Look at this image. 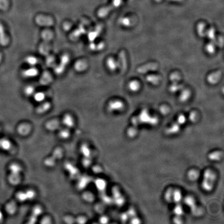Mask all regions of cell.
I'll use <instances>...</instances> for the list:
<instances>
[{
	"mask_svg": "<svg viewBox=\"0 0 224 224\" xmlns=\"http://www.w3.org/2000/svg\"><path fill=\"white\" fill-rule=\"evenodd\" d=\"M204 28H205V25L204 23H200L197 26V31L199 35L200 36H204L205 33H204Z\"/></svg>",
	"mask_w": 224,
	"mask_h": 224,
	"instance_id": "obj_35",
	"label": "cell"
},
{
	"mask_svg": "<svg viewBox=\"0 0 224 224\" xmlns=\"http://www.w3.org/2000/svg\"><path fill=\"white\" fill-rule=\"evenodd\" d=\"M51 107V104L49 102H46L41 104L36 109V112L38 114H43L48 111Z\"/></svg>",
	"mask_w": 224,
	"mask_h": 224,
	"instance_id": "obj_14",
	"label": "cell"
},
{
	"mask_svg": "<svg viewBox=\"0 0 224 224\" xmlns=\"http://www.w3.org/2000/svg\"><path fill=\"white\" fill-rule=\"evenodd\" d=\"M11 147V143L8 140L3 139L0 140V148L4 150H9Z\"/></svg>",
	"mask_w": 224,
	"mask_h": 224,
	"instance_id": "obj_23",
	"label": "cell"
},
{
	"mask_svg": "<svg viewBox=\"0 0 224 224\" xmlns=\"http://www.w3.org/2000/svg\"><path fill=\"white\" fill-rule=\"evenodd\" d=\"M206 50L209 53H213L214 51V46L213 44L211 43L208 44L206 47Z\"/></svg>",
	"mask_w": 224,
	"mask_h": 224,
	"instance_id": "obj_45",
	"label": "cell"
},
{
	"mask_svg": "<svg viewBox=\"0 0 224 224\" xmlns=\"http://www.w3.org/2000/svg\"><path fill=\"white\" fill-rule=\"evenodd\" d=\"M16 206L15 204L13 203H10L8 204L7 207H6V210L8 211V213L10 214H13L15 212Z\"/></svg>",
	"mask_w": 224,
	"mask_h": 224,
	"instance_id": "obj_36",
	"label": "cell"
},
{
	"mask_svg": "<svg viewBox=\"0 0 224 224\" xmlns=\"http://www.w3.org/2000/svg\"><path fill=\"white\" fill-rule=\"evenodd\" d=\"M41 36L44 41L49 42L53 38V34L51 32H49V31H45L42 33Z\"/></svg>",
	"mask_w": 224,
	"mask_h": 224,
	"instance_id": "obj_29",
	"label": "cell"
},
{
	"mask_svg": "<svg viewBox=\"0 0 224 224\" xmlns=\"http://www.w3.org/2000/svg\"><path fill=\"white\" fill-rule=\"evenodd\" d=\"M185 121H186V117H185L184 115H180L177 118V122L181 125L184 124Z\"/></svg>",
	"mask_w": 224,
	"mask_h": 224,
	"instance_id": "obj_43",
	"label": "cell"
},
{
	"mask_svg": "<svg viewBox=\"0 0 224 224\" xmlns=\"http://www.w3.org/2000/svg\"><path fill=\"white\" fill-rule=\"evenodd\" d=\"M147 81L154 85H157L160 81V77L159 76L149 75L147 77Z\"/></svg>",
	"mask_w": 224,
	"mask_h": 224,
	"instance_id": "obj_27",
	"label": "cell"
},
{
	"mask_svg": "<svg viewBox=\"0 0 224 224\" xmlns=\"http://www.w3.org/2000/svg\"><path fill=\"white\" fill-rule=\"evenodd\" d=\"M26 198L27 199H31L32 198H34V196H35V193L33 190H28V192H26Z\"/></svg>",
	"mask_w": 224,
	"mask_h": 224,
	"instance_id": "obj_46",
	"label": "cell"
},
{
	"mask_svg": "<svg viewBox=\"0 0 224 224\" xmlns=\"http://www.w3.org/2000/svg\"><path fill=\"white\" fill-rule=\"evenodd\" d=\"M177 83H173V85L170 88V91L171 92H175L177 90H179L181 88V86L176 85Z\"/></svg>",
	"mask_w": 224,
	"mask_h": 224,
	"instance_id": "obj_42",
	"label": "cell"
},
{
	"mask_svg": "<svg viewBox=\"0 0 224 224\" xmlns=\"http://www.w3.org/2000/svg\"><path fill=\"white\" fill-rule=\"evenodd\" d=\"M216 177V174L212 170H206L204 172L203 180L202 182V189L206 192H210L212 190Z\"/></svg>",
	"mask_w": 224,
	"mask_h": 224,
	"instance_id": "obj_1",
	"label": "cell"
},
{
	"mask_svg": "<svg viewBox=\"0 0 224 224\" xmlns=\"http://www.w3.org/2000/svg\"><path fill=\"white\" fill-rule=\"evenodd\" d=\"M182 199V195L180 190L174 189L173 192V201L176 204H179Z\"/></svg>",
	"mask_w": 224,
	"mask_h": 224,
	"instance_id": "obj_17",
	"label": "cell"
},
{
	"mask_svg": "<svg viewBox=\"0 0 224 224\" xmlns=\"http://www.w3.org/2000/svg\"><path fill=\"white\" fill-rule=\"evenodd\" d=\"M98 187H99L100 189H104L106 187V183L103 180H100L98 182Z\"/></svg>",
	"mask_w": 224,
	"mask_h": 224,
	"instance_id": "obj_48",
	"label": "cell"
},
{
	"mask_svg": "<svg viewBox=\"0 0 224 224\" xmlns=\"http://www.w3.org/2000/svg\"><path fill=\"white\" fill-rule=\"evenodd\" d=\"M74 120L71 116L70 115H66L63 118V123L68 127L73 126Z\"/></svg>",
	"mask_w": 224,
	"mask_h": 224,
	"instance_id": "obj_18",
	"label": "cell"
},
{
	"mask_svg": "<svg viewBox=\"0 0 224 224\" xmlns=\"http://www.w3.org/2000/svg\"><path fill=\"white\" fill-rule=\"evenodd\" d=\"M25 61L26 63L30 66H35L38 62V59L32 56H29L26 57L25 59Z\"/></svg>",
	"mask_w": 224,
	"mask_h": 224,
	"instance_id": "obj_20",
	"label": "cell"
},
{
	"mask_svg": "<svg viewBox=\"0 0 224 224\" xmlns=\"http://www.w3.org/2000/svg\"><path fill=\"white\" fill-rule=\"evenodd\" d=\"M19 174H12L9 176L8 177V181L11 184L16 185L18 184L20 181L19 178Z\"/></svg>",
	"mask_w": 224,
	"mask_h": 224,
	"instance_id": "obj_25",
	"label": "cell"
},
{
	"mask_svg": "<svg viewBox=\"0 0 224 224\" xmlns=\"http://www.w3.org/2000/svg\"><path fill=\"white\" fill-rule=\"evenodd\" d=\"M221 76V72L218 71L211 74L207 77V81L210 84H214L219 81Z\"/></svg>",
	"mask_w": 224,
	"mask_h": 224,
	"instance_id": "obj_11",
	"label": "cell"
},
{
	"mask_svg": "<svg viewBox=\"0 0 224 224\" xmlns=\"http://www.w3.org/2000/svg\"><path fill=\"white\" fill-rule=\"evenodd\" d=\"M10 170L12 174H19V173H20L21 171V168L20 166L17 164H13L11 166H10Z\"/></svg>",
	"mask_w": 224,
	"mask_h": 224,
	"instance_id": "obj_30",
	"label": "cell"
},
{
	"mask_svg": "<svg viewBox=\"0 0 224 224\" xmlns=\"http://www.w3.org/2000/svg\"><path fill=\"white\" fill-rule=\"evenodd\" d=\"M170 1H179V2H180V1H181L182 0H170Z\"/></svg>",
	"mask_w": 224,
	"mask_h": 224,
	"instance_id": "obj_54",
	"label": "cell"
},
{
	"mask_svg": "<svg viewBox=\"0 0 224 224\" xmlns=\"http://www.w3.org/2000/svg\"><path fill=\"white\" fill-rule=\"evenodd\" d=\"M137 133V130L135 127H132L129 129L127 131V134L130 138H133Z\"/></svg>",
	"mask_w": 224,
	"mask_h": 224,
	"instance_id": "obj_38",
	"label": "cell"
},
{
	"mask_svg": "<svg viewBox=\"0 0 224 224\" xmlns=\"http://www.w3.org/2000/svg\"><path fill=\"white\" fill-rule=\"evenodd\" d=\"M181 129V124L176 122L172 124L169 128L167 129V133L169 134H175L178 133Z\"/></svg>",
	"mask_w": 224,
	"mask_h": 224,
	"instance_id": "obj_10",
	"label": "cell"
},
{
	"mask_svg": "<svg viewBox=\"0 0 224 224\" xmlns=\"http://www.w3.org/2000/svg\"><path fill=\"white\" fill-rule=\"evenodd\" d=\"M38 71L36 68L33 66H31L26 70H24L23 72V75L26 78H33L38 75Z\"/></svg>",
	"mask_w": 224,
	"mask_h": 224,
	"instance_id": "obj_7",
	"label": "cell"
},
{
	"mask_svg": "<svg viewBox=\"0 0 224 224\" xmlns=\"http://www.w3.org/2000/svg\"><path fill=\"white\" fill-rule=\"evenodd\" d=\"M113 193L116 204L118 206L124 205L125 202V199L120 192L119 189L117 187H114L113 189Z\"/></svg>",
	"mask_w": 224,
	"mask_h": 224,
	"instance_id": "obj_4",
	"label": "cell"
},
{
	"mask_svg": "<svg viewBox=\"0 0 224 224\" xmlns=\"http://www.w3.org/2000/svg\"><path fill=\"white\" fill-rule=\"evenodd\" d=\"M173 212L175 216H181L183 214L184 210H183V207L181 206V205L179 204H177V205H176L175 207L174 208Z\"/></svg>",
	"mask_w": 224,
	"mask_h": 224,
	"instance_id": "obj_31",
	"label": "cell"
},
{
	"mask_svg": "<svg viewBox=\"0 0 224 224\" xmlns=\"http://www.w3.org/2000/svg\"><path fill=\"white\" fill-rule=\"evenodd\" d=\"M174 222L176 224H181V223H182L183 221L181 219V216H175V218L174 219Z\"/></svg>",
	"mask_w": 224,
	"mask_h": 224,
	"instance_id": "obj_51",
	"label": "cell"
},
{
	"mask_svg": "<svg viewBox=\"0 0 224 224\" xmlns=\"http://www.w3.org/2000/svg\"><path fill=\"white\" fill-rule=\"evenodd\" d=\"M34 100L38 102H41L43 101L45 98V94L43 92H38L34 93L33 94Z\"/></svg>",
	"mask_w": 224,
	"mask_h": 224,
	"instance_id": "obj_26",
	"label": "cell"
},
{
	"mask_svg": "<svg viewBox=\"0 0 224 224\" xmlns=\"http://www.w3.org/2000/svg\"><path fill=\"white\" fill-rule=\"evenodd\" d=\"M17 198L20 201H24L27 199L26 195L25 192H20L18 193L17 195Z\"/></svg>",
	"mask_w": 224,
	"mask_h": 224,
	"instance_id": "obj_39",
	"label": "cell"
},
{
	"mask_svg": "<svg viewBox=\"0 0 224 224\" xmlns=\"http://www.w3.org/2000/svg\"><path fill=\"white\" fill-rule=\"evenodd\" d=\"M121 219H122V220H123L124 222H126L127 220H128V219H129V217H128L127 213L123 214L121 215Z\"/></svg>",
	"mask_w": 224,
	"mask_h": 224,
	"instance_id": "obj_52",
	"label": "cell"
},
{
	"mask_svg": "<svg viewBox=\"0 0 224 224\" xmlns=\"http://www.w3.org/2000/svg\"><path fill=\"white\" fill-rule=\"evenodd\" d=\"M69 132L67 130H62L60 133V136L61 138H63V139H66L68 138V137L69 136Z\"/></svg>",
	"mask_w": 224,
	"mask_h": 224,
	"instance_id": "obj_44",
	"label": "cell"
},
{
	"mask_svg": "<svg viewBox=\"0 0 224 224\" xmlns=\"http://www.w3.org/2000/svg\"><path fill=\"white\" fill-rule=\"evenodd\" d=\"M158 68V64L156 63H150L138 68V71L140 73H145L147 72L154 71Z\"/></svg>",
	"mask_w": 224,
	"mask_h": 224,
	"instance_id": "obj_6",
	"label": "cell"
},
{
	"mask_svg": "<svg viewBox=\"0 0 224 224\" xmlns=\"http://www.w3.org/2000/svg\"><path fill=\"white\" fill-rule=\"evenodd\" d=\"M122 3V0H113V4L111 6H109L106 8H103L98 11V15L99 17L103 18L106 17L109 11L114 8H117L121 5Z\"/></svg>",
	"mask_w": 224,
	"mask_h": 224,
	"instance_id": "obj_2",
	"label": "cell"
},
{
	"mask_svg": "<svg viewBox=\"0 0 224 224\" xmlns=\"http://www.w3.org/2000/svg\"><path fill=\"white\" fill-rule=\"evenodd\" d=\"M124 107V104L121 101L114 100L109 102L108 109L110 111H121Z\"/></svg>",
	"mask_w": 224,
	"mask_h": 224,
	"instance_id": "obj_5",
	"label": "cell"
},
{
	"mask_svg": "<svg viewBox=\"0 0 224 224\" xmlns=\"http://www.w3.org/2000/svg\"><path fill=\"white\" fill-rule=\"evenodd\" d=\"M127 214H128V217H129V218L131 219V223L139 224L141 222V221L138 218V217L137 216L136 211H135L133 208H132V207L130 208L128 211Z\"/></svg>",
	"mask_w": 224,
	"mask_h": 224,
	"instance_id": "obj_9",
	"label": "cell"
},
{
	"mask_svg": "<svg viewBox=\"0 0 224 224\" xmlns=\"http://www.w3.org/2000/svg\"><path fill=\"white\" fill-rule=\"evenodd\" d=\"M198 118V115L196 112H192L190 113V115H189V120L190 121L193 122H196V121H197Z\"/></svg>",
	"mask_w": 224,
	"mask_h": 224,
	"instance_id": "obj_40",
	"label": "cell"
},
{
	"mask_svg": "<svg viewBox=\"0 0 224 224\" xmlns=\"http://www.w3.org/2000/svg\"><path fill=\"white\" fill-rule=\"evenodd\" d=\"M70 61V57L68 55H63L60 59V64L56 66L55 71L57 74H61L63 73Z\"/></svg>",
	"mask_w": 224,
	"mask_h": 224,
	"instance_id": "obj_3",
	"label": "cell"
},
{
	"mask_svg": "<svg viewBox=\"0 0 224 224\" xmlns=\"http://www.w3.org/2000/svg\"><path fill=\"white\" fill-rule=\"evenodd\" d=\"M107 68L111 71H114L118 67V63L112 58H109L106 61Z\"/></svg>",
	"mask_w": 224,
	"mask_h": 224,
	"instance_id": "obj_13",
	"label": "cell"
},
{
	"mask_svg": "<svg viewBox=\"0 0 224 224\" xmlns=\"http://www.w3.org/2000/svg\"><path fill=\"white\" fill-rule=\"evenodd\" d=\"M129 89L131 91H133L134 92H136L139 89L140 85L138 81H132L129 83Z\"/></svg>",
	"mask_w": 224,
	"mask_h": 224,
	"instance_id": "obj_32",
	"label": "cell"
},
{
	"mask_svg": "<svg viewBox=\"0 0 224 224\" xmlns=\"http://www.w3.org/2000/svg\"><path fill=\"white\" fill-rule=\"evenodd\" d=\"M209 159L212 161H219L222 157V153L219 151H214L209 155Z\"/></svg>",
	"mask_w": 224,
	"mask_h": 224,
	"instance_id": "obj_16",
	"label": "cell"
},
{
	"mask_svg": "<svg viewBox=\"0 0 224 224\" xmlns=\"http://www.w3.org/2000/svg\"><path fill=\"white\" fill-rule=\"evenodd\" d=\"M185 203L187 206H189L190 209L194 207L196 205L195 200L192 196H187L184 199Z\"/></svg>",
	"mask_w": 224,
	"mask_h": 224,
	"instance_id": "obj_22",
	"label": "cell"
},
{
	"mask_svg": "<svg viewBox=\"0 0 224 224\" xmlns=\"http://www.w3.org/2000/svg\"><path fill=\"white\" fill-rule=\"evenodd\" d=\"M121 23L122 26H129L130 25V19L128 18H121Z\"/></svg>",
	"mask_w": 224,
	"mask_h": 224,
	"instance_id": "obj_41",
	"label": "cell"
},
{
	"mask_svg": "<svg viewBox=\"0 0 224 224\" xmlns=\"http://www.w3.org/2000/svg\"><path fill=\"white\" fill-rule=\"evenodd\" d=\"M170 79L173 83H177L180 80V75L177 73H174L170 76Z\"/></svg>",
	"mask_w": 224,
	"mask_h": 224,
	"instance_id": "obj_37",
	"label": "cell"
},
{
	"mask_svg": "<svg viewBox=\"0 0 224 224\" xmlns=\"http://www.w3.org/2000/svg\"><path fill=\"white\" fill-rule=\"evenodd\" d=\"M187 176L190 181H196L199 176V173L197 170H190L188 172Z\"/></svg>",
	"mask_w": 224,
	"mask_h": 224,
	"instance_id": "obj_15",
	"label": "cell"
},
{
	"mask_svg": "<svg viewBox=\"0 0 224 224\" xmlns=\"http://www.w3.org/2000/svg\"><path fill=\"white\" fill-rule=\"evenodd\" d=\"M160 109L161 113L164 114H166L169 111L168 107H166V106H162L161 107Z\"/></svg>",
	"mask_w": 224,
	"mask_h": 224,
	"instance_id": "obj_50",
	"label": "cell"
},
{
	"mask_svg": "<svg viewBox=\"0 0 224 224\" xmlns=\"http://www.w3.org/2000/svg\"><path fill=\"white\" fill-rule=\"evenodd\" d=\"M41 83L43 85H47L49 83H51L52 80L51 74L48 73H45L44 74L43 76L41 78Z\"/></svg>",
	"mask_w": 224,
	"mask_h": 224,
	"instance_id": "obj_24",
	"label": "cell"
},
{
	"mask_svg": "<svg viewBox=\"0 0 224 224\" xmlns=\"http://www.w3.org/2000/svg\"><path fill=\"white\" fill-rule=\"evenodd\" d=\"M190 92L188 90H184L181 93L180 99L182 102H185L190 97Z\"/></svg>",
	"mask_w": 224,
	"mask_h": 224,
	"instance_id": "obj_33",
	"label": "cell"
},
{
	"mask_svg": "<svg viewBox=\"0 0 224 224\" xmlns=\"http://www.w3.org/2000/svg\"><path fill=\"white\" fill-rule=\"evenodd\" d=\"M174 189L169 188L166 191L164 194V199L166 201L168 202H172L173 201V192Z\"/></svg>",
	"mask_w": 224,
	"mask_h": 224,
	"instance_id": "obj_21",
	"label": "cell"
},
{
	"mask_svg": "<svg viewBox=\"0 0 224 224\" xmlns=\"http://www.w3.org/2000/svg\"><path fill=\"white\" fill-rule=\"evenodd\" d=\"M54 62H55V58L53 57H50V58L47 59V64L48 66H50V67L52 66Z\"/></svg>",
	"mask_w": 224,
	"mask_h": 224,
	"instance_id": "obj_49",
	"label": "cell"
},
{
	"mask_svg": "<svg viewBox=\"0 0 224 224\" xmlns=\"http://www.w3.org/2000/svg\"><path fill=\"white\" fill-rule=\"evenodd\" d=\"M101 29L100 28V29H98L96 31L89 32L88 34L89 40L91 41V42H93V41L98 37V35L101 32Z\"/></svg>",
	"mask_w": 224,
	"mask_h": 224,
	"instance_id": "obj_28",
	"label": "cell"
},
{
	"mask_svg": "<svg viewBox=\"0 0 224 224\" xmlns=\"http://www.w3.org/2000/svg\"><path fill=\"white\" fill-rule=\"evenodd\" d=\"M207 35L209 38L211 39H213L214 38V30L213 29H210V30L208 31Z\"/></svg>",
	"mask_w": 224,
	"mask_h": 224,
	"instance_id": "obj_47",
	"label": "cell"
},
{
	"mask_svg": "<svg viewBox=\"0 0 224 224\" xmlns=\"http://www.w3.org/2000/svg\"><path fill=\"white\" fill-rule=\"evenodd\" d=\"M3 213H2V212L1 211H0V222H1L2 221V219H3Z\"/></svg>",
	"mask_w": 224,
	"mask_h": 224,
	"instance_id": "obj_53",
	"label": "cell"
},
{
	"mask_svg": "<svg viewBox=\"0 0 224 224\" xmlns=\"http://www.w3.org/2000/svg\"><path fill=\"white\" fill-rule=\"evenodd\" d=\"M30 127L28 124H23L19 127L18 131L21 134L26 135L29 132H30Z\"/></svg>",
	"mask_w": 224,
	"mask_h": 224,
	"instance_id": "obj_19",
	"label": "cell"
},
{
	"mask_svg": "<svg viewBox=\"0 0 224 224\" xmlns=\"http://www.w3.org/2000/svg\"><path fill=\"white\" fill-rule=\"evenodd\" d=\"M87 68V63L84 61L79 60L76 62L74 65V69L77 72H81L84 71Z\"/></svg>",
	"mask_w": 224,
	"mask_h": 224,
	"instance_id": "obj_12",
	"label": "cell"
},
{
	"mask_svg": "<svg viewBox=\"0 0 224 224\" xmlns=\"http://www.w3.org/2000/svg\"><path fill=\"white\" fill-rule=\"evenodd\" d=\"M118 67H120L122 71H125L127 68V61L126 55L124 51H121L119 55Z\"/></svg>",
	"mask_w": 224,
	"mask_h": 224,
	"instance_id": "obj_8",
	"label": "cell"
},
{
	"mask_svg": "<svg viewBox=\"0 0 224 224\" xmlns=\"http://www.w3.org/2000/svg\"><path fill=\"white\" fill-rule=\"evenodd\" d=\"M35 93V89L34 87L31 86H28L26 87V88L25 89V94L26 96H33V94Z\"/></svg>",
	"mask_w": 224,
	"mask_h": 224,
	"instance_id": "obj_34",
	"label": "cell"
}]
</instances>
